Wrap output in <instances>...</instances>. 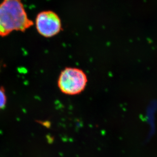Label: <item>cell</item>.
Here are the masks:
<instances>
[{
	"label": "cell",
	"instance_id": "3",
	"mask_svg": "<svg viewBox=\"0 0 157 157\" xmlns=\"http://www.w3.org/2000/svg\"><path fill=\"white\" fill-rule=\"evenodd\" d=\"M36 27L41 35L46 38L56 35L62 29L61 19L52 11H44L38 14Z\"/></svg>",
	"mask_w": 157,
	"mask_h": 157
},
{
	"label": "cell",
	"instance_id": "1",
	"mask_svg": "<svg viewBox=\"0 0 157 157\" xmlns=\"http://www.w3.org/2000/svg\"><path fill=\"white\" fill-rule=\"evenodd\" d=\"M21 0H3L0 3V36L12 32H25L33 25Z\"/></svg>",
	"mask_w": 157,
	"mask_h": 157
},
{
	"label": "cell",
	"instance_id": "4",
	"mask_svg": "<svg viewBox=\"0 0 157 157\" xmlns=\"http://www.w3.org/2000/svg\"><path fill=\"white\" fill-rule=\"evenodd\" d=\"M7 98L5 90L3 88H0V109H3L6 104Z\"/></svg>",
	"mask_w": 157,
	"mask_h": 157
},
{
	"label": "cell",
	"instance_id": "2",
	"mask_svg": "<svg viewBox=\"0 0 157 157\" xmlns=\"http://www.w3.org/2000/svg\"><path fill=\"white\" fill-rule=\"evenodd\" d=\"M87 81V76L84 71L77 68L68 67L61 72L58 85L63 93L74 96L85 90Z\"/></svg>",
	"mask_w": 157,
	"mask_h": 157
}]
</instances>
